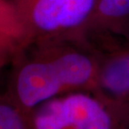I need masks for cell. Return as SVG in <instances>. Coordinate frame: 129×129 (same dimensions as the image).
Returning a JSON list of instances; mask_svg holds the SVG:
<instances>
[{"instance_id": "52a82bcc", "label": "cell", "mask_w": 129, "mask_h": 129, "mask_svg": "<svg viewBox=\"0 0 129 129\" xmlns=\"http://www.w3.org/2000/svg\"><path fill=\"white\" fill-rule=\"evenodd\" d=\"M12 59L8 57V56H4V55H0V70L2 69L3 67H5L7 64L11 63Z\"/></svg>"}, {"instance_id": "5b68a950", "label": "cell", "mask_w": 129, "mask_h": 129, "mask_svg": "<svg viewBox=\"0 0 129 129\" xmlns=\"http://www.w3.org/2000/svg\"><path fill=\"white\" fill-rule=\"evenodd\" d=\"M31 45L13 0H0V55L13 59Z\"/></svg>"}, {"instance_id": "7a4b0ae2", "label": "cell", "mask_w": 129, "mask_h": 129, "mask_svg": "<svg viewBox=\"0 0 129 129\" xmlns=\"http://www.w3.org/2000/svg\"><path fill=\"white\" fill-rule=\"evenodd\" d=\"M31 44L86 40L97 0H13Z\"/></svg>"}, {"instance_id": "3957f363", "label": "cell", "mask_w": 129, "mask_h": 129, "mask_svg": "<svg viewBox=\"0 0 129 129\" xmlns=\"http://www.w3.org/2000/svg\"><path fill=\"white\" fill-rule=\"evenodd\" d=\"M29 129H129L120 115L91 92H74L41 103L27 115Z\"/></svg>"}, {"instance_id": "8992f818", "label": "cell", "mask_w": 129, "mask_h": 129, "mask_svg": "<svg viewBox=\"0 0 129 129\" xmlns=\"http://www.w3.org/2000/svg\"><path fill=\"white\" fill-rule=\"evenodd\" d=\"M0 129H29L27 114L6 93L0 96Z\"/></svg>"}, {"instance_id": "ba28073f", "label": "cell", "mask_w": 129, "mask_h": 129, "mask_svg": "<svg viewBox=\"0 0 129 129\" xmlns=\"http://www.w3.org/2000/svg\"><path fill=\"white\" fill-rule=\"evenodd\" d=\"M4 56H6V55H4Z\"/></svg>"}, {"instance_id": "6da1fadb", "label": "cell", "mask_w": 129, "mask_h": 129, "mask_svg": "<svg viewBox=\"0 0 129 129\" xmlns=\"http://www.w3.org/2000/svg\"><path fill=\"white\" fill-rule=\"evenodd\" d=\"M11 63L6 94L27 115L54 98L97 87L98 55L87 39L34 43Z\"/></svg>"}, {"instance_id": "277c9868", "label": "cell", "mask_w": 129, "mask_h": 129, "mask_svg": "<svg viewBox=\"0 0 129 129\" xmlns=\"http://www.w3.org/2000/svg\"><path fill=\"white\" fill-rule=\"evenodd\" d=\"M94 36L129 39V0H97L86 38Z\"/></svg>"}]
</instances>
